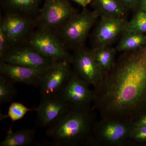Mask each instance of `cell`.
Returning a JSON list of instances; mask_svg holds the SVG:
<instances>
[{
  "label": "cell",
  "instance_id": "obj_1",
  "mask_svg": "<svg viewBox=\"0 0 146 146\" xmlns=\"http://www.w3.org/2000/svg\"><path fill=\"white\" fill-rule=\"evenodd\" d=\"M93 91L101 119L132 122L146 112V44L122 53Z\"/></svg>",
  "mask_w": 146,
  "mask_h": 146
},
{
  "label": "cell",
  "instance_id": "obj_2",
  "mask_svg": "<svg viewBox=\"0 0 146 146\" xmlns=\"http://www.w3.org/2000/svg\"><path fill=\"white\" fill-rule=\"evenodd\" d=\"M98 121L92 107L70 108L60 119L48 128L46 135L53 146H90Z\"/></svg>",
  "mask_w": 146,
  "mask_h": 146
},
{
  "label": "cell",
  "instance_id": "obj_3",
  "mask_svg": "<svg viewBox=\"0 0 146 146\" xmlns=\"http://www.w3.org/2000/svg\"><path fill=\"white\" fill-rule=\"evenodd\" d=\"M100 17L96 11L83 8L66 21L56 31L67 48L74 50L84 47L90 31Z\"/></svg>",
  "mask_w": 146,
  "mask_h": 146
},
{
  "label": "cell",
  "instance_id": "obj_4",
  "mask_svg": "<svg viewBox=\"0 0 146 146\" xmlns=\"http://www.w3.org/2000/svg\"><path fill=\"white\" fill-rule=\"evenodd\" d=\"M132 122L117 119H100L95 125L90 146L122 145L129 141Z\"/></svg>",
  "mask_w": 146,
  "mask_h": 146
},
{
  "label": "cell",
  "instance_id": "obj_5",
  "mask_svg": "<svg viewBox=\"0 0 146 146\" xmlns=\"http://www.w3.org/2000/svg\"><path fill=\"white\" fill-rule=\"evenodd\" d=\"M27 44L33 47L45 57L55 62L68 60L72 55L57 32L49 29L38 28L33 31L27 39Z\"/></svg>",
  "mask_w": 146,
  "mask_h": 146
},
{
  "label": "cell",
  "instance_id": "obj_6",
  "mask_svg": "<svg viewBox=\"0 0 146 146\" xmlns=\"http://www.w3.org/2000/svg\"><path fill=\"white\" fill-rule=\"evenodd\" d=\"M44 4L39 9L34 19L38 28L57 31L69 18L77 12L69 0H43Z\"/></svg>",
  "mask_w": 146,
  "mask_h": 146
},
{
  "label": "cell",
  "instance_id": "obj_7",
  "mask_svg": "<svg viewBox=\"0 0 146 146\" xmlns=\"http://www.w3.org/2000/svg\"><path fill=\"white\" fill-rule=\"evenodd\" d=\"M71 64L72 72L89 86L96 88L102 80L104 74L95 60L92 49L83 47L74 50Z\"/></svg>",
  "mask_w": 146,
  "mask_h": 146
},
{
  "label": "cell",
  "instance_id": "obj_8",
  "mask_svg": "<svg viewBox=\"0 0 146 146\" xmlns=\"http://www.w3.org/2000/svg\"><path fill=\"white\" fill-rule=\"evenodd\" d=\"M70 64L68 60L58 61L45 71L39 86L41 98L60 95L72 74Z\"/></svg>",
  "mask_w": 146,
  "mask_h": 146
},
{
  "label": "cell",
  "instance_id": "obj_9",
  "mask_svg": "<svg viewBox=\"0 0 146 146\" xmlns=\"http://www.w3.org/2000/svg\"><path fill=\"white\" fill-rule=\"evenodd\" d=\"M1 61L42 71L46 70L56 62L28 44L11 47L1 58Z\"/></svg>",
  "mask_w": 146,
  "mask_h": 146
},
{
  "label": "cell",
  "instance_id": "obj_10",
  "mask_svg": "<svg viewBox=\"0 0 146 146\" xmlns=\"http://www.w3.org/2000/svg\"><path fill=\"white\" fill-rule=\"evenodd\" d=\"M92 33L93 48L111 46L125 29L126 18L100 17Z\"/></svg>",
  "mask_w": 146,
  "mask_h": 146
},
{
  "label": "cell",
  "instance_id": "obj_11",
  "mask_svg": "<svg viewBox=\"0 0 146 146\" xmlns=\"http://www.w3.org/2000/svg\"><path fill=\"white\" fill-rule=\"evenodd\" d=\"M89 85L72 72L59 96L72 108L83 109L91 107L94 101V91Z\"/></svg>",
  "mask_w": 146,
  "mask_h": 146
},
{
  "label": "cell",
  "instance_id": "obj_12",
  "mask_svg": "<svg viewBox=\"0 0 146 146\" xmlns=\"http://www.w3.org/2000/svg\"><path fill=\"white\" fill-rule=\"evenodd\" d=\"M0 25L5 32L11 48L17 46L26 38L28 39L35 24L34 19L31 16L7 12L1 20Z\"/></svg>",
  "mask_w": 146,
  "mask_h": 146
},
{
  "label": "cell",
  "instance_id": "obj_13",
  "mask_svg": "<svg viewBox=\"0 0 146 146\" xmlns=\"http://www.w3.org/2000/svg\"><path fill=\"white\" fill-rule=\"evenodd\" d=\"M70 108L60 96L41 98L36 110V127H49L60 119Z\"/></svg>",
  "mask_w": 146,
  "mask_h": 146
},
{
  "label": "cell",
  "instance_id": "obj_14",
  "mask_svg": "<svg viewBox=\"0 0 146 146\" xmlns=\"http://www.w3.org/2000/svg\"><path fill=\"white\" fill-rule=\"evenodd\" d=\"M42 71L1 61L0 73L14 83H21L39 87L43 74Z\"/></svg>",
  "mask_w": 146,
  "mask_h": 146
},
{
  "label": "cell",
  "instance_id": "obj_15",
  "mask_svg": "<svg viewBox=\"0 0 146 146\" xmlns=\"http://www.w3.org/2000/svg\"><path fill=\"white\" fill-rule=\"evenodd\" d=\"M36 128H23L15 132H13L12 128H10L5 138L0 143V146L39 145L35 138Z\"/></svg>",
  "mask_w": 146,
  "mask_h": 146
},
{
  "label": "cell",
  "instance_id": "obj_16",
  "mask_svg": "<svg viewBox=\"0 0 146 146\" xmlns=\"http://www.w3.org/2000/svg\"><path fill=\"white\" fill-rule=\"evenodd\" d=\"M91 4L100 17L126 18L128 10L118 0H92Z\"/></svg>",
  "mask_w": 146,
  "mask_h": 146
},
{
  "label": "cell",
  "instance_id": "obj_17",
  "mask_svg": "<svg viewBox=\"0 0 146 146\" xmlns=\"http://www.w3.org/2000/svg\"><path fill=\"white\" fill-rule=\"evenodd\" d=\"M121 35L119 42L115 48L117 52L130 51L146 44V34L125 30Z\"/></svg>",
  "mask_w": 146,
  "mask_h": 146
},
{
  "label": "cell",
  "instance_id": "obj_18",
  "mask_svg": "<svg viewBox=\"0 0 146 146\" xmlns=\"http://www.w3.org/2000/svg\"><path fill=\"white\" fill-rule=\"evenodd\" d=\"M43 0H3L4 8L7 12L21 13L31 16L38 13Z\"/></svg>",
  "mask_w": 146,
  "mask_h": 146
},
{
  "label": "cell",
  "instance_id": "obj_19",
  "mask_svg": "<svg viewBox=\"0 0 146 146\" xmlns=\"http://www.w3.org/2000/svg\"><path fill=\"white\" fill-rule=\"evenodd\" d=\"M92 49L95 60L104 75L110 70L115 64L117 50L111 46Z\"/></svg>",
  "mask_w": 146,
  "mask_h": 146
},
{
  "label": "cell",
  "instance_id": "obj_20",
  "mask_svg": "<svg viewBox=\"0 0 146 146\" xmlns=\"http://www.w3.org/2000/svg\"><path fill=\"white\" fill-rule=\"evenodd\" d=\"M13 82L3 75H0V104L11 101L17 94Z\"/></svg>",
  "mask_w": 146,
  "mask_h": 146
},
{
  "label": "cell",
  "instance_id": "obj_21",
  "mask_svg": "<svg viewBox=\"0 0 146 146\" xmlns=\"http://www.w3.org/2000/svg\"><path fill=\"white\" fill-rule=\"evenodd\" d=\"M125 30L146 34V11H135L133 17L130 21H127Z\"/></svg>",
  "mask_w": 146,
  "mask_h": 146
},
{
  "label": "cell",
  "instance_id": "obj_22",
  "mask_svg": "<svg viewBox=\"0 0 146 146\" xmlns=\"http://www.w3.org/2000/svg\"><path fill=\"white\" fill-rule=\"evenodd\" d=\"M36 108H28L21 103L13 102L8 108L7 117L13 122L16 121L24 117L29 111L35 110Z\"/></svg>",
  "mask_w": 146,
  "mask_h": 146
},
{
  "label": "cell",
  "instance_id": "obj_23",
  "mask_svg": "<svg viewBox=\"0 0 146 146\" xmlns=\"http://www.w3.org/2000/svg\"><path fill=\"white\" fill-rule=\"evenodd\" d=\"M129 141L138 143H146V126L132 125L129 133Z\"/></svg>",
  "mask_w": 146,
  "mask_h": 146
},
{
  "label": "cell",
  "instance_id": "obj_24",
  "mask_svg": "<svg viewBox=\"0 0 146 146\" xmlns=\"http://www.w3.org/2000/svg\"><path fill=\"white\" fill-rule=\"evenodd\" d=\"M10 48L8 37L2 26L0 25V57H2Z\"/></svg>",
  "mask_w": 146,
  "mask_h": 146
},
{
  "label": "cell",
  "instance_id": "obj_25",
  "mask_svg": "<svg viewBox=\"0 0 146 146\" xmlns=\"http://www.w3.org/2000/svg\"><path fill=\"white\" fill-rule=\"evenodd\" d=\"M127 10H133L136 11L139 0H118Z\"/></svg>",
  "mask_w": 146,
  "mask_h": 146
},
{
  "label": "cell",
  "instance_id": "obj_26",
  "mask_svg": "<svg viewBox=\"0 0 146 146\" xmlns=\"http://www.w3.org/2000/svg\"><path fill=\"white\" fill-rule=\"evenodd\" d=\"M133 125L136 126H146V112L140 115L132 122Z\"/></svg>",
  "mask_w": 146,
  "mask_h": 146
},
{
  "label": "cell",
  "instance_id": "obj_27",
  "mask_svg": "<svg viewBox=\"0 0 146 146\" xmlns=\"http://www.w3.org/2000/svg\"><path fill=\"white\" fill-rule=\"evenodd\" d=\"M136 11H146V0H139Z\"/></svg>",
  "mask_w": 146,
  "mask_h": 146
},
{
  "label": "cell",
  "instance_id": "obj_28",
  "mask_svg": "<svg viewBox=\"0 0 146 146\" xmlns=\"http://www.w3.org/2000/svg\"><path fill=\"white\" fill-rule=\"evenodd\" d=\"M70 1V0H69ZM78 4L81 6L83 8L86 7L89 5L90 4L92 0H70Z\"/></svg>",
  "mask_w": 146,
  "mask_h": 146
}]
</instances>
